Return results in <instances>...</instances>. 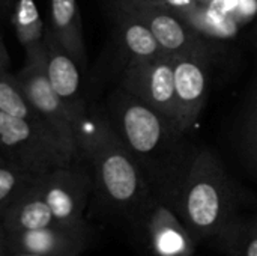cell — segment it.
<instances>
[{
	"label": "cell",
	"instance_id": "6da1fadb",
	"mask_svg": "<svg viewBox=\"0 0 257 256\" xmlns=\"http://www.w3.org/2000/svg\"><path fill=\"white\" fill-rule=\"evenodd\" d=\"M80 160L89 167L101 214L122 222L131 231L157 199L151 186L107 113L86 109L75 116Z\"/></svg>",
	"mask_w": 257,
	"mask_h": 256
},
{
	"label": "cell",
	"instance_id": "7a4b0ae2",
	"mask_svg": "<svg viewBox=\"0 0 257 256\" xmlns=\"http://www.w3.org/2000/svg\"><path fill=\"white\" fill-rule=\"evenodd\" d=\"M107 116L140 164L154 196L172 208L197 152L185 131L140 98L119 88L108 100Z\"/></svg>",
	"mask_w": 257,
	"mask_h": 256
},
{
	"label": "cell",
	"instance_id": "3957f363",
	"mask_svg": "<svg viewBox=\"0 0 257 256\" xmlns=\"http://www.w3.org/2000/svg\"><path fill=\"white\" fill-rule=\"evenodd\" d=\"M172 210L197 243H218L241 220L233 183L211 149H197Z\"/></svg>",
	"mask_w": 257,
	"mask_h": 256
},
{
	"label": "cell",
	"instance_id": "277c9868",
	"mask_svg": "<svg viewBox=\"0 0 257 256\" xmlns=\"http://www.w3.org/2000/svg\"><path fill=\"white\" fill-rule=\"evenodd\" d=\"M0 152L5 158L35 177H42L56 167L77 161L45 125L2 112Z\"/></svg>",
	"mask_w": 257,
	"mask_h": 256
},
{
	"label": "cell",
	"instance_id": "5b68a950",
	"mask_svg": "<svg viewBox=\"0 0 257 256\" xmlns=\"http://www.w3.org/2000/svg\"><path fill=\"white\" fill-rule=\"evenodd\" d=\"M17 77L41 122L59 139L65 151L77 161L80 160L74 115L62 101L48 81L45 72V57L27 60L17 72Z\"/></svg>",
	"mask_w": 257,
	"mask_h": 256
},
{
	"label": "cell",
	"instance_id": "8992f818",
	"mask_svg": "<svg viewBox=\"0 0 257 256\" xmlns=\"http://www.w3.org/2000/svg\"><path fill=\"white\" fill-rule=\"evenodd\" d=\"M41 193L59 223L83 222L92 199L93 181L83 161L56 167L39 177Z\"/></svg>",
	"mask_w": 257,
	"mask_h": 256
},
{
	"label": "cell",
	"instance_id": "52a82bcc",
	"mask_svg": "<svg viewBox=\"0 0 257 256\" xmlns=\"http://www.w3.org/2000/svg\"><path fill=\"white\" fill-rule=\"evenodd\" d=\"M120 88L181 127L173 80V57L164 54L125 63Z\"/></svg>",
	"mask_w": 257,
	"mask_h": 256
},
{
	"label": "cell",
	"instance_id": "ba28073f",
	"mask_svg": "<svg viewBox=\"0 0 257 256\" xmlns=\"http://www.w3.org/2000/svg\"><path fill=\"white\" fill-rule=\"evenodd\" d=\"M130 232L151 256H194L199 244L179 216L158 199Z\"/></svg>",
	"mask_w": 257,
	"mask_h": 256
},
{
	"label": "cell",
	"instance_id": "9c48e42d",
	"mask_svg": "<svg viewBox=\"0 0 257 256\" xmlns=\"http://www.w3.org/2000/svg\"><path fill=\"white\" fill-rule=\"evenodd\" d=\"M93 232L83 220L53 223L44 228L6 234L8 252H27L44 256H80L90 244Z\"/></svg>",
	"mask_w": 257,
	"mask_h": 256
},
{
	"label": "cell",
	"instance_id": "30bf717a",
	"mask_svg": "<svg viewBox=\"0 0 257 256\" xmlns=\"http://www.w3.org/2000/svg\"><path fill=\"white\" fill-rule=\"evenodd\" d=\"M211 53H190L173 57V80L181 127L185 133L200 116L209 88Z\"/></svg>",
	"mask_w": 257,
	"mask_h": 256
},
{
	"label": "cell",
	"instance_id": "8fae6325",
	"mask_svg": "<svg viewBox=\"0 0 257 256\" xmlns=\"http://www.w3.org/2000/svg\"><path fill=\"white\" fill-rule=\"evenodd\" d=\"M116 5L131 11L149 26L164 54L175 57L190 53H211L206 38L170 11L152 5Z\"/></svg>",
	"mask_w": 257,
	"mask_h": 256
},
{
	"label": "cell",
	"instance_id": "7c38bea8",
	"mask_svg": "<svg viewBox=\"0 0 257 256\" xmlns=\"http://www.w3.org/2000/svg\"><path fill=\"white\" fill-rule=\"evenodd\" d=\"M45 72L50 84L75 116L87 107L81 97V68L60 45L47 27L45 33Z\"/></svg>",
	"mask_w": 257,
	"mask_h": 256
},
{
	"label": "cell",
	"instance_id": "4fadbf2b",
	"mask_svg": "<svg viewBox=\"0 0 257 256\" xmlns=\"http://www.w3.org/2000/svg\"><path fill=\"white\" fill-rule=\"evenodd\" d=\"M50 32L74 57L81 69L87 68L83 23L77 0H50Z\"/></svg>",
	"mask_w": 257,
	"mask_h": 256
},
{
	"label": "cell",
	"instance_id": "5bb4252c",
	"mask_svg": "<svg viewBox=\"0 0 257 256\" xmlns=\"http://www.w3.org/2000/svg\"><path fill=\"white\" fill-rule=\"evenodd\" d=\"M114 18H116L117 38L122 51L126 56V63L134 60H146V59L164 56L152 30L140 17L116 5Z\"/></svg>",
	"mask_w": 257,
	"mask_h": 256
},
{
	"label": "cell",
	"instance_id": "9a60e30c",
	"mask_svg": "<svg viewBox=\"0 0 257 256\" xmlns=\"http://www.w3.org/2000/svg\"><path fill=\"white\" fill-rule=\"evenodd\" d=\"M0 223L6 234L38 229L56 223L54 216L41 193L39 178L33 187L8 208Z\"/></svg>",
	"mask_w": 257,
	"mask_h": 256
},
{
	"label": "cell",
	"instance_id": "2e32d148",
	"mask_svg": "<svg viewBox=\"0 0 257 256\" xmlns=\"http://www.w3.org/2000/svg\"><path fill=\"white\" fill-rule=\"evenodd\" d=\"M12 26L17 39L26 51L27 60L45 57L47 27L35 0H15L12 6Z\"/></svg>",
	"mask_w": 257,
	"mask_h": 256
},
{
	"label": "cell",
	"instance_id": "e0dca14e",
	"mask_svg": "<svg viewBox=\"0 0 257 256\" xmlns=\"http://www.w3.org/2000/svg\"><path fill=\"white\" fill-rule=\"evenodd\" d=\"M0 112L14 118L42 124L17 74H11L8 69H0Z\"/></svg>",
	"mask_w": 257,
	"mask_h": 256
},
{
	"label": "cell",
	"instance_id": "ac0fdd59",
	"mask_svg": "<svg viewBox=\"0 0 257 256\" xmlns=\"http://www.w3.org/2000/svg\"><path fill=\"white\" fill-rule=\"evenodd\" d=\"M38 178L0 154V220L8 208L35 186Z\"/></svg>",
	"mask_w": 257,
	"mask_h": 256
},
{
	"label": "cell",
	"instance_id": "d6986e66",
	"mask_svg": "<svg viewBox=\"0 0 257 256\" xmlns=\"http://www.w3.org/2000/svg\"><path fill=\"white\" fill-rule=\"evenodd\" d=\"M217 244L229 256H257V217L239 220Z\"/></svg>",
	"mask_w": 257,
	"mask_h": 256
},
{
	"label": "cell",
	"instance_id": "ffe728a7",
	"mask_svg": "<svg viewBox=\"0 0 257 256\" xmlns=\"http://www.w3.org/2000/svg\"><path fill=\"white\" fill-rule=\"evenodd\" d=\"M248 146H250V152H251L254 161L257 163V100L253 118H251V124H250V131H248Z\"/></svg>",
	"mask_w": 257,
	"mask_h": 256
},
{
	"label": "cell",
	"instance_id": "44dd1931",
	"mask_svg": "<svg viewBox=\"0 0 257 256\" xmlns=\"http://www.w3.org/2000/svg\"><path fill=\"white\" fill-rule=\"evenodd\" d=\"M116 3H123V5H152V6L164 8V0H117Z\"/></svg>",
	"mask_w": 257,
	"mask_h": 256
},
{
	"label": "cell",
	"instance_id": "7402d4cb",
	"mask_svg": "<svg viewBox=\"0 0 257 256\" xmlns=\"http://www.w3.org/2000/svg\"><path fill=\"white\" fill-rule=\"evenodd\" d=\"M8 65H9V54L6 51V47L0 36V69H8Z\"/></svg>",
	"mask_w": 257,
	"mask_h": 256
},
{
	"label": "cell",
	"instance_id": "603a6c76",
	"mask_svg": "<svg viewBox=\"0 0 257 256\" xmlns=\"http://www.w3.org/2000/svg\"><path fill=\"white\" fill-rule=\"evenodd\" d=\"M9 252H8V246H6V232L0 223V256H8Z\"/></svg>",
	"mask_w": 257,
	"mask_h": 256
},
{
	"label": "cell",
	"instance_id": "cb8c5ba5",
	"mask_svg": "<svg viewBox=\"0 0 257 256\" xmlns=\"http://www.w3.org/2000/svg\"><path fill=\"white\" fill-rule=\"evenodd\" d=\"M8 256H44V255H36V253H27V252H14V253H9Z\"/></svg>",
	"mask_w": 257,
	"mask_h": 256
},
{
	"label": "cell",
	"instance_id": "d4e9b609",
	"mask_svg": "<svg viewBox=\"0 0 257 256\" xmlns=\"http://www.w3.org/2000/svg\"><path fill=\"white\" fill-rule=\"evenodd\" d=\"M14 2H15V0H0V5H2L3 8H11V5L14 6Z\"/></svg>",
	"mask_w": 257,
	"mask_h": 256
},
{
	"label": "cell",
	"instance_id": "484cf974",
	"mask_svg": "<svg viewBox=\"0 0 257 256\" xmlns=\"http://www.w3.org/2000/svg\"><path fill=\"white\" fill-rule=\"evenodd\" d=\"M0 154H2V152H0Z\"/></svg>",
	"mask_w": 257,
	"mask_h": 256
}]
</instances>
